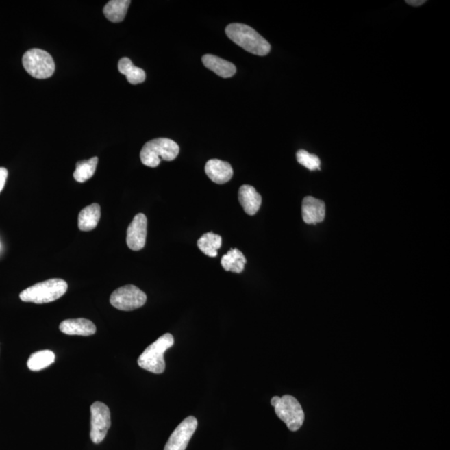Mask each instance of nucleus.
I'll return each instance as SVG.
<instances>
[{
    "mask_svg": "<svg viewBox=\"0 0 450 450\" xmlns=\"http://www.w3.org/2000/svg\"><path fill=\"white\" fill-rule=\"evenodd\" d=\"M225 33L230 40L253 55L264 56L271 52V46L256 30L243 24H230Z\"/></svg>",
    "mask_w": 450,
    "mask_h": 450,
    "instance_id": "obj_1",
    "label": "nucleus"
},
{
    "mask_svg": "<svg viewBox=\"0 0 450 450\" xmlns=\"http://www.w3.org/2000/svg\"><path fill=\"white\" fill-rule=\"evenodd\" d=\"M68 284L61 279H51L46 282L34 284L19 295L24 302L34 303H47L62 297L66 293Z\"/></svg>",
    "mask_w": 450,
    "mask_h": 450,
    "instance_id": "obj_2",
    "label": "nucleus"
},
{
    "mask_svg": "<svg viewBox=\"0 0 450 450\" xmlns=\"http://www.w3.org/2000/svg\"><path fill=\"white\" fill-rule=\"evenodd\" d=\"M179 146L167 138L152 140L144 145L140 152L141 162L150 168L159 166L161 160L172 161L179 155Z\"/></svg>",
    "mask_w": 450,
    "mask_h": 450,
    "instance_id": "obj_3",
    "label": "nucleus"
},
{
    "mask_svg": "<svg viewBox=\"0 0 450 450\" xmlns=\"http://www.w3.org/2000/svg\"><path fill=\"white\" fill-rule=\"evenodd\" d=\"M174 344L175 338L171 334H164L138 357V366L153 374H162L165 371L164 353Z\"/></svg>",
    "mask_w": 450,
    "mask_h": 450,
    "instance_id": "obj_4",
    "label": "nucleus"
},
{
    "mask_svg": "<svg viewBox=\"0 0 450 450\" xmlns=\"http://www.w3.org/2000/svg\"><path fill=\"white\" fill-rule=\"evenodd\" d=\"M271 405L275 413L282 421L286 423L291 432H297L305 421V413L298 400L291 395H284L282 398L275 396L271 399Z\"/></svg>",
    "mask_w": 450,
    "mask_h": 450,
    "instance_id": "obj_5",
    "label": "nucleus"
},
{
    "mask_svg": "<svg viewBox=\"0 0 450 450\" xmlns=\"http://www.w3.org/2000/svg\"><path fill=\"white\" fill-rule=\"evenodd\" d=\"M23 66L34 78L48 79L55 71V64L48 52L40 49L28 50L23 56Z\"/></svg>",
    "mask_w": 450,
    "mask_h": 450,
    "instance_id": "obj_6",
    "label": "nucleus"
},
{
    "mask_svg": "<svg viewBox=\"0 0 450 450\" xmlns=\"http://www.w3.org/2000/svg\"><path fill=\"white\" fill-rule=\"evenodd\" d=\"M110 301L117 310L132 311L144 306L147 301V295L138 287L128 284L114 290L110 296Z\"/></svg>",
    "mask_w": 450,
    "mask_h": 450,
    "instance_id": "obj_7",
    "label": "nucleus"
},
{
    "mask_svg": "<svg viewBox=\"0 0 450 450\" xmlns=\"http://www.w3.org/2000/svg\"><path fill=\"white\" fill-rule=\"evenodd\" d=\"M90 438L95 444L105 440L111 425V414L109 407L101 402H95L90 407Z\"/></svg>",
    "mask_w": 450,
    "mask_h": 450,
    "instance_id": "obj_8",
    "label": "nucleus"
},
{
    "mask_svg": "<svg viewBox=\"0 0 450 450\" xmlns=\"http://www.w3.org/2000/svg\"><path fill=\"white\" fill-rule=\"evenodd\" d=\"M198 427V421L194 416L184 419L164 446V450H186Z\"/></svg>",
    "mask_w": 450,
    "mask_h": 450,
    "instance_id": "obj_9",
    "label": "nucleus"
},
{
    "mask_svg": "<svg viewBox=\"0 0 450 450\" xmlns=\"http://www.w3.org/2000/svg\"><path fill=\"white\" fill-rule=\"evenodd\" d=\"M147 218L144 214H138L127 229L126 242L128 247L138 251L145 246L147 237Z\"/></svg>",
    "mask_w": 450,
    "mask_h": 450,
    "instance_id": "obj_10",
    "label": "nucleus"
},
{
    "mask_svg": "<svg viewBox=\"0 0 450 450\" xmlns=\"http://www.w3.org/2000/svg\"><path fill=\"white\" fill-rule=\"evenodd\" d=\"M302 217L308 225H316L325 217V203L312 196H307L302 203Z\"/></svg>",
    "mask_w": 450,
    "mask_h": 450,
    "instance_id": "obj_11",
    "label": "nucleus"
},
{
    "mask_svg": "<svg viewBox=\"0 0 450 450\" xmlns=\"http://www.w3.org/2000/svg\"><path fill=\"white\" fill-rule=\"evenodd\" d=\"M206 175L215 184H224L232 179L233 168L228 162L219 160H210L205 164Z\"/></svg>",
    "mask_w": 450,
    "mask_h": 450,
    "instance_id": "obj_12",
    "label": "nucleus"
},
{
    "mask_svg": "<svg viewBox=\"0 0 450 450\" xmlns=\"http://www.w3.org/2000/svg\"><path fill=\"white\" fill-rule=\"evenodd\" d=\"M60 330L68 336H90L96 333V326L86 318L66 319L61 323Z\"/></svg>",
    "mask_w": 450,
    "mask_h": 450,
    "instance_id": "obj_13",
    "label": "nucleus"
},
{
    "mask_svg": "<svg viewBox=\"0 0 450 450\" xmlns=\"http://www.w3.org/2000/svg\"><path fill=\"white\" fill-rule=\"evenodd\" d=\"M238 201L243 207L245 212L249 215H255L259 211L262 203V197L258 193L255 188L248 184H245L238 190Z\"/></svg>",
    "mask_w": 450,
    "mask_h": 450,
    "instance_id": "obj_14",
    "label": "nucleus"
},
{
    "mask_svg": "<svg viewBox=\"0 0 450 450\" xmlns=\"http://www.w3.org/2000/svg\"><path fill=\"white\" fill-rule=\"evenodd\" d=\"M202 61L207 68L210 69L222 78H230L236 75V67L234 66V64L221 59V58L206 55L203 56Z\"/></svg>",
    "mask_w": 450,
    "mask_h": 450,
    "instance_id": "obj_15",
    "label": "nucleus"
},
{
    "mask_svg": "<svg viewBox=\"0 0 450 450\" xmlns=\"http://www.w3.org/2000/svg\"><path fill=\"white\" fill-rule=\"evenodd\" d=\"M101 217V208L98 203L88 205L79 214L78 226L82 232H91L97 227Z\"/></svg>",
    "mask_w": 450,
    "mask_h": 450,
    "instance_id": "obj_16",
    "label": "nucleus"
},
{
    "mask_svg": "<svg viewBox=\"0 0 450 450\" xmlns=\"http://www.w3.org/2000/svg\"><path fill=\"white\" fill-rule=\"evenodd\" d=\"M132 3L129 0H111L103 8V12L110 21L119 23L124 21Z\"/></svg>",
    "mask_w": 450,
    "mask_h": 450,
    "instance_id": "obj_17",
    "label": "nucleus"
},
{
    "mask_svg": "<svg viewBox=\"0 0 450 450\" xmlns=\"http://www.w3.org/2000/svg\"><path fill=\"white\" fill-rule=\"evenodd\" d=\"M246 262L247 260L245 256L238 249H230L221 259V265L225 271L237 273V274L244 271Z\"/></svg>",
    "mask_w": 450,
    "mask_h": 450,
    "instance_id": "obj_18",
    "label": "nucleus"
},
{
    "mask_svg": "<svg viewBox=\"0 0 450 450\" xmlns=\"http://www.w3.org/2000/svg\"><path fill=\"white\" fill-rule=\"evenodd\" d=\"M118 71L126 76L127 80L132 84L143 83L146 79L145 71L140 68L134 66L132 61L129 58H122L118 61Z\"/></svg>",
    "mask_w": 450,
    "mask_h": 450,
    "instance_id": "obj_19",
    "label": "nucleus"
},
{
    "mask_svg": "<svg viewBox=\"0 0 450 450\" xmlns=\"http://www.w3.org/2000/svg\"><path fill=\"white\" fill-rule=\"evenodd\" d=\"M198 247L205 255L211 258L218 255V249L222 245V238L218 234L209 232L203 234L197 242Z\"/></svg>",
    "mask_w": 450,
    "mask_h": 450,
    "instance_id": "obj_20",
    "label": "nucleus"
},
{
    "mask_svg": "<svg viewBox=\"0 0 450 450\" xmlns=\"http://www.w3.org/2000/svg\"><path fill=\"white\" fill-rule=\"evenodd\" d=\"M55 353L50 350H41V351H37L30 355L27 365L30 371H40L42 369L50 366L55 363Z\"/></svg>",
    "mask_w": 450,
    "mask_h": 450,
    "instance_id": "obj_21",
    "label": "nucleus"
},
{
    "mask_svg": "<svg viewBox=\"0 0 450 450\" xmlns=\"http://www.w3.org/2000/svg\"><path fill=\"white\" fill-rule=\"evenodd\" d=\"M98 157L91 158L88 160L79 161L76 164L74 178L77 182L84 183L94 176L97 168Z\"/></svg>",
    "mask_w": 450,
    "mask_h": 450,
    "instance_id": "obj_22",
    "label": "nucleus"
},
{
    "mask_svg": "<svg viewBox=\"0 0 450 450\" xmlns=\"http://www.w3.org/2000/svg\"><path fill=\"white\" fill-rule=\"evenodd\" d=\"M296 158H297L298 162L305 166L308 169H310L311 171H319L321 169V160L317 155H311L309 152H307L306 150L300 149L296 153Z\"/></svg>",
    "mask_w": 450,
    "mask_h": 450,
    "instance_id": "obj_23",
    "label": "nucleus"
},
{
    "mask_svg": "<svg viewBox=\"0 0 450 450\" xmlns=\"http://www.w3.org/2000/svg\"><path fill=\"white\" fill-rule=\"evenodd\" d=\"M8 177V171L5 168H0V192L3 190L5 186Z\"/></svg>",
    "mask_w": 450,
    "mask_h": 450,
    "instance_id": "obj_24",
    "label": "nucleus"
},
{
    "mask_svg": "<svg viewBox=\"0 0 450 450\" xmlns=\"http://www.w3.org/2000/svg\"><path fill=\"white\" fill-rule=\"evenodd\" d=\"M406 3L411 6L418 7L424 5L426 1L425 0H408Z\"/></svg>",
    "mask_w": 450,
    "mask_h": 450,
    "instance_id": "obj_25",
    "label": "nucleus"
}]
</instances>
